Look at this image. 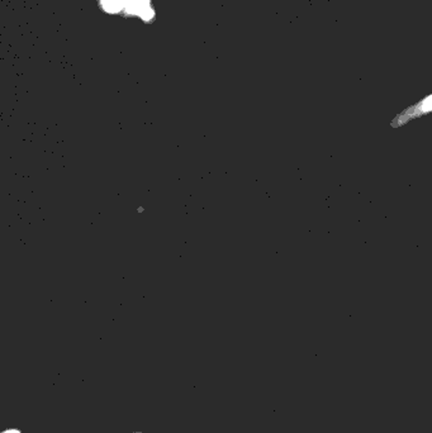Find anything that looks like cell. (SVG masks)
Here are the masks:
<instances>
[{"label":"cell","mask_w":432,"mask_h":433,"mask_svg":"<svg viewBox=\"0 0 432 433\" xmlns=\"http://www.w3.org/2000/svg\"><path fill=\"white\" fill-rule=\"evenodd\" d=\"M430 113H432V93L395 115L391 121V127L393 129L405 127L410 122L419 119L421 117Z\"/></svg>","instance_id":"cell-1"},{"label":"cell","mask_w":432,"mask_h":433,"mask_svg":"<svg viewBox=\"0 0 432 433\" xmlns=\"http://www.w3.org/2000/svg\"><path fill=\"white\" fill-rule=\"evenodd\" d=\"M102 6L107 12H118L126 7V0H102Z\"/></svg>","instance_id":"cell-2"},{"label":"cell","mask_w":432,"mask_h":433,"mask_svg":"<svg viewBox=\"0 0 432 433\" xmlns=\"http://www.w3.org/2000/svg\"><path fill=\"white\" fill-rule=\"evenodd\" d=\"M3 433H22L18 429H15V428H12V429H7V431H4Z\"/></svg>","instance_id":"cell-3"}]
</instances>
